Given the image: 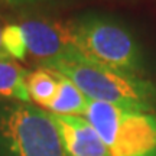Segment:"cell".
Returning a JSON list of instances; mask_svg holds the SVG:
<instances>
[{"label": "cell", "instance_id": "7c38bea8", "mask_svg": "<svg viewBox=\"0 0 156 156\" xmlns=\"http://www.w3.org/2000/svg\"><path fill=\"white\" fill-rule=\"evenodd\" d=\"M3 26L2 25V17H0V58H10V56L6 54V51L3 49V45H2V32H3Z\"/></svg>", "mask_w": 156, "mask_h": 156}, {"label": "cell", "instance_id": "3957f363", "mask_svg": "<svg viewBox=\"0 0 156 156\" xmlns=\"http://www.w3.org/2000/svg\"><path fill=\"white\" fill-rule=\"evenodd\" d=\"M0 156H69L61 133L32 103L0 101Z\"/></svg>", "mask_w": 156, "mask_h": 156}, {"label": "cell", "instance_id": "30bf717a", "mask_svg": "<svg viewBox=\"0 0 156 156\" xmlns=\"http://www.w3.org/2000/svg\"><path fill=\"white\" fill-rule=\"evenodd\" d=\"M2 45L12 59L23 61L28 56L26 41L19 23H6L2 32Z\"/></svg>", "mask_w": 156, "mask_h": 156}, {"label": "cell", "instance_id": "6da1fadb", "mask_svg": "<svg viewBox=\"0 0 156 156\" xmlns=\"http://www.w3.org/2000/svg\"><path fill=\"white\" fill-rule=\"evenodd\" d=\"M69 78L88 100L155 113L156 85L140 74L107 68L73 55L39 64Z\"/></svg>", "mask_w": 156, "mask_h": 156}, {"label": "cell", "instance_id": "8992f818", "mask_svg": "<svg viewBox=\"0 0 156 156\" xmlns=\"http://www.w3.org/2000/svg\"><path fill=\"white\" fill-rule=\"evenodd\" d=\"M51 114V113H49ZM69 156H110L98 133L84 117L51 114Z\"/></svg>", "mask_w": 156, "mask_h": 156}, {"label": "cell", "instance_id": "52a82bcc", "mask_svg": "<svg viewBox=\"0 0 156 156\" xmlns=\"http://www.w3.org/2000/svg\"><path fill=\"white\" fill-rule=\"evenodd\" d=\"M52 73L55 74L58 80V90L52 103L48 107L49 113L56 116L84 117L87 112V106H88V98L69 78L55 71Z\"/></svg>", "mask_w": 156, "mask_h": 156}, {"label": "cell", "instance_id": "8fae6325", "mask_svg": "<svg viewBox=\"0 0 156 156\" xmlns=\"http://www.w3.org/2000/svg\"><path fill=\"white\" fill-rule=\"evenodd\" d=\"M49 0H0V5L7 7H26V6H35Z\"/></svg>", "mask_w": 156, "mask_h": 156}, {"label": "cell", "instance_id": "277c9868", "mask_svg": "<svg viewBox=\"0 0 156 156\" xmlns=\"http://www.w3.org/2000/svg\"><path fill=\"white\" fill-rule=\"evenodd\" d=\"M84 119L110 156H156V114L88 100Z\"/></svg>", "mask_w": 156, "mask_h": 156}, {"label": "cell", "instance_id": "9c48e42d", "mask_svg": "<svg viewBox=\"0 0 156 156\" xmlns=\"http://www.w3.org/2000/svg\"><path fill=\"white\" fill-rule=\"evenodd\" d=\"M26 88L32 103L38 104L39 107L48 108L56 94L58 80L52 71L39 67L34 71H28Z\"/></svg>", "mask_w": 156, "mask_h": 156}, {"label": "cell", "instance_id": "7a4b0ae2", "mask_svg": "<svg viewBox=\"0 0 156 156\" xmlns=\"http://www.w3.org/2000/svg\"><path fill=\"white\" fill-rule=\"evenodd\" d=\"M71 22L77 56L98 65L143 75L146 61L133 32L112 16L85 13Z\"/></svg>", "mask_w": 156, "mask_h": 156}, {"label": "cell", "instance_id": "5b68a950", "mask_svg": "<svg viewBox=\"0 0 156 156\" xmlns=\"http://www.w3.org/2000/svg\"><path fill=\"white\" fill-rule=\"evenodd\" d=\"M28 54L41 64L58 58L77 55L71 22H59L45 17H28L19 22Z\"/></svg>", "mask_w": 156, "mask_h": 156}, {"label": "cell", "instance_id": "ba28073f", "mask_svg": "<svg viewBox=\"0 0 156 156\" xmlns=\"http://www.w3.org/2000/svg\"><path fill=\"white\" fill-rule=\"evenodd\" d=\"M28 71L12 58H0V97L12 101L32 103L26 88Z\"/></svg>", "mask_w": 156, "mask_h": 156}]
</instances>
